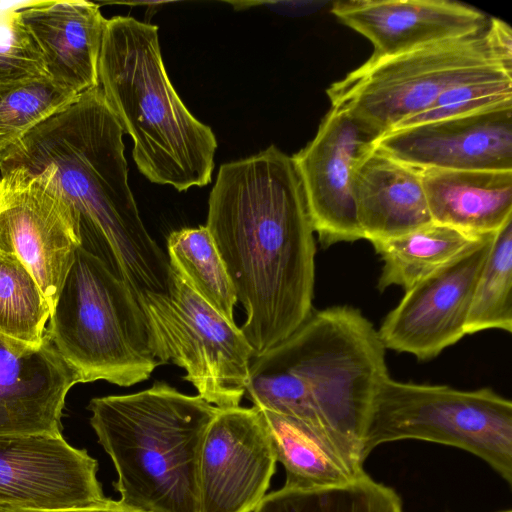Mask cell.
I'll list each match as a JSON object with an SVG mask.
<instances>
[{
  "mask_svg": "<svg viewBox=\"0 0 512 512\" xmlns=\"http://www.w3.org/2000/svg\"><path fill=\"white\" fill-rule=\"evenodd\" d=\"M205 226L245 309L240 329L257 357L312 312L314 230L292 157L270 145L222 164Z\"/></svg>",
  "mask_w": 512,
  "mask_h": 512,
  "instance_id": "1",
  "label": "cell"
},
{
  "mask_svg": "<svg viewBox=\"0 0 512 512\" xmlns=\"http://www.w3.org/2000/svg\"><path fill=\"white\" fill-rule=\"evenodd\" d=\"M123 130L100 86L0 154V171H46L66 201L81 246L132 291H167L168 257L150 236L128 183Z\"/></svg>",
  "mask_w": 512,
  "mask_h": 512,
  "instance_id": "2",
  "label": "cell"
},
{
  "mask_svg": "<svg viewBox=\"0 0 512 512\" xmlns=\"http://www.w3.org/2000/svg\"><path fill=\"white\" fill-rule=\"evenodd\" d=\"M385 347L348 305L312 311L286 339L253 357L245 395L253 406L321 431L356 475L373 399L389 376Z\"/></svg>",
  "mask_w": 512,
  "mask_h": 512,
  "instance_id": "3",
  "label": "cell"
},
{
  "mask_svg": "<svg viewBox=\"0 0 512 512\" xmlns=\"http://www.w3.org/2000/svg\"><path fill=\"white\" fill-rule=\"evenodd\" d=\"M99 86L138 170L152 183L183 192L211 182L217 140L175 91L164 66L158 27L130 16L107 19Z\"/></svg>",
  "mask_w": 512,
  "mask_h": 512,
  "instance_id": "4",
  "label": "cell"
},
{
  "mask_svg": "<svg viewBox=\"0 0 512 512\" xmlns=\"http://www.w3.org/2000/svg\"><path fill=\"white\" fill-rule=\"evenodd\" d=\"M88 409L110 456L125 507L143 512H199V462L218 407L165 382L128 395L93 398Z\"/></svg>",
  "mask_w": 512,
  "mask_h": 512,
  "instance_id": "5",
  "label": "cell"
},
{
  "mask_svg": "<svg viewBox=\"0 0 512 512\" xmlns=\"http://www.w3.org/2000/svg\"><path fill=\"white\" fill-rule=\"evenodd\" d=\"M46 332L79 383L128 387L160 365L143 312L129 287L79 247L51 310Z\"/></svg>",
  "mask_w": 512,
  "mask_h": 512,
  "instance_id": "6",
  "label": "cell"
},
{
  "mask_svg": "<svg viewBox=\"0 0 512 512\" xmlns=\"http://www.w3.org/2000/svg\"><path fill=\"white\" fill-rule=\"evenodd\" d=\"M510 74L487 26L478 34L369 58L326 93L378 137L428 108L446 89L483 77Z\"/></svg>",
  "mask_w": 512,
  "mask_h": 512,
  "instance_id": "7",
  "label": "cell"
},
{
  "mask_svg": "<svg viewBox=\"0 0 512 512\" xmlns=\"http://www.w3.org/2000/svg\"><path fill=\"white\" fill-rule=\"evenodd\" d=\"M405 439L468 451L512 484V403L491 388L463 391L388 376L365 424L363 458L380 444Z\"/></svg>",
  "mask_w": 512,
  "mask_h": 512,
  "instance_id": "8",
  "label": "cell"
},
{
  "mask_svg": "<svg viewBox=\"0 0 512 512\" xmlns=\"http://www.w3.org/2000/svg\"><path fill=\"white\" fill-rule=\"evenodd\" d=\"M136 299L157 361L171 360L183 368V379L208 403L218 408L239 406L254 351L235 322L206 302L173 268L166 292H143Z\"/></svg>",
  "mask_w": 512,
  "mask_h": 512,
  "instance_id": "9",
  "label": "cell"
},
{
  "mask_svg": "<svg viewBox=\"0 0 512 512\" xmlns=\"http://www.w3.org/2000/svg\"><path fill=\"white\" fill-rule=\"evenodd\" d=\"M81 246L68 204L46 171L1 172L0 251L15 255L54 307Z\"/></svg>",
  "mask_w": 512,
  "mask_h": 512,
  "instance_id": "10",
  "label": "cell"
},
{
  "mask_svg": "<svg viewBox=\"0 0 512 512\" xmlns=\"http://www.w3.org/2000/svg\"><path fill=\"white\" fill-rule=\"evenodd\" d=\"M495 233L483 235L405 291L377 330L385 349L427 361L466 335L472 297Z\"/></svg>",
  "mask_w": 512,
  "mask_h": 512,
  "instance_id": "11",
  "label": "cell"
},
{
  "mask_svg": "<svg viewBox=\"0 0 512 512\" xmlns=\"http://www.w3.org/2000/svg\"><path fill=\"white\" fill-rule=\"evenodd\" d=\"M98 462L62 434L0 436V506L28 510L100 507Z\"/></svg>",
  "mask_w": 512,
  "mask_h": 512,
  "instance_id": "12",
  "label": "cell"
},
{
  "mask_svg": "<svg viewBox=\"0 0 512 512\" xmlns=\"http://www.w3.org/2000/svg\"><path fill=\"white\" fill-rule=\"evenodd\" d=\"M377 138L362 122L331 106L314 138L291 156L304 188L314 233L325 248L363 239L352 177L355 166Z\"/></svg>",
  "mask_w": 512,
  "mask_h": 512,
  "instance_id": "13",
  "label": "cell"
},
{
  "mask_svg": "<svg viewBox=\"0 0 512 512\" xmlns=\"http://www.w3.org/2000/svg\"><path fill=\"white\" fill-rule=\"evenodd\" d=\"M276 457L256 406L219 408L199 462V512H253L266 496Z\"/></svg>",
  "mask_w": 512,
  "mask_h": 512,
  "instance_id": "14",
  "label": "cell"
},
{
  "mask_svg": "<svg viewBox=\"0 0 512 512\" xmlns=\"http://www.w3.org/2000/svg\"><path fill=\"white\" fill-rule=\"evenodd\" d=\"M374 146L417 170H512V102L391 130Z\"/></svg>",
  "mask_w": 512,
  "mask_h": 512,
  "instance_id": "15",
  "label": "cell"
},
{
  "mask_svg": "<svg viewBox=\"0 0 512 512\" xmlns=\"http://www.w3.org/2000/svg\"><path fill=\"white\" fill-rule=\"evenodd\" d=\"M331 13L372 43L371 58L472 36L489 20L479 9L450 0H342Z\"/></svg>",
  "mask_w": 512,
  "mask_h": 512,
  "instance_id": "16",
  "label": "cell"
},
{
  "mask_svg": "<svg viewBox=\"0 0 512 512\" xmlns=\"http://www.w3.org/2000/svg\"><path fill=\"white\" fill-rule=\"evenodd\" d=\"M77 383L47 332L40 347L0 334V436L61 434L65 399Z\"/></svg>",
  "mask_w": 512,
  "mask_h": 512,
  "instance_id": "17",
  "label": "cell"
},
{
  "mask_svg": "<svg viewBox=\"0 0 512 512\" xmlns=\"http://www.w3.org/2000/svg\"><path fill=\"white\" fill-rule=\"evenodd\" d=\"M20 18L42 55L46 75L77 95L99 86L98 64L107 19L87 1L34 2Z\"/></svg>",
  "mask_w": 512,
  "mask_h": 512,
  "instance_id": "18",
  "label": "cell"
},
{
  "mask_svg": "<svg viewBox=\"0 0 512 512\" xmlns=\"http://www.w3.org/2000/svg\"><path fill=\"white\" fill-rule=\"evenodd\" d=\"M352 193L363 239L370 242L432 223L420 171L375 146L354 168Z\"/></svg>",
  "mask_w": 512,
  "mask_h": 512,
  "instance_id": "19",
  "label": "cell"
},
{
  "mask_svg": "<svg viewBox=\"0 0 512 512\" xmlns=\"http://www.w3.org/2000/svg\"><path fill=\"white\" fill-rule=\"evenodd\" d=\"M432 222L473 235L512 220V170H419Z\"/></svg>",
  "mask_w": 512,
  "mask_h": 512,
  "instance_id": "20",
  "label": "cell"
},
{
  "mask_svg": "<svg viewBox=\"0 0 512 512\" xmlns=\"http://www.w3.org/2000/svg\"><path fill=\"white\" fill-rule=\"evenodd\" d=\"M260 411L276 460L285 468L284 486L301 489L337 486L360 476L318 429L290 416Z\"/></svg>",
  "mask_w": 512,
  "mask_h": 512,
  "instance_id": "21",
  "label": "cell"
},
{
  "mask_svg": "<svg viewBox=\"0 0 512 512\" xmlns=\"http://www.w3.org/2000/svg\"><path fill=\"white\" fill-rule=\"evenodd\" d=\"M482 236L432 222L396 237L373 241L375 252L383 261L377 287L384 291L400 286L406 291Z\"/></svg>",
  "mask_w": 512,
  "mask_h": 512,
  "instance_id": "22",
  "label": "cell"
},
{
  "mask_svg": "<svg viewBox=\"0 0 512 512\" xmlns=\"http://www.w3.org/2000/svg\"><path fill=\"white\" fill-rule=\"evenodd\" d=\"M167 251L171 268L213 308L234 321L236 292L208 228L199 226L171 232Z\"/></svg>",
  "mask_w": 512,
  "mask_h": 512,
  "instance_id": "23",
  "label": "cell"
},
{
  "mask_svg": "<svg viewBox=\"0 0 512 512\" xmlns=\"http://www.w3.org/2000/svg\"><path fill=\"white\" fill-rule=\"evenodd\" d=\"M253 512H402V503L393 488L365 472L343 485L283 486L266 494Z\"/></svg>",
  "mask_w": 512,
  "mask_h": 512,
  "instance_id": "24",
  "label": "cell"
},
{
  "mask_svg": "<svg viewBox=\"0 0 512 512\" xmlns=\"http://www.w3.org/2000/svg\"><path fill=\"white\" fill-rule=\"evenodd\" d=\"M50 313L48 300L30 270L15 255L0 251V334L40 347Z\"/></svg>",
  "mask_w": 512,
  "mask_h": 512,
  "instance_id": "25",
  "label": "cell"
},
{
  "mask_svg": "<svg viewBox=\"0 0 512 512\" xmlns=\"http://www.w3.org/2000/svg\"><path fill=\"white\" fill-rule=\"evenodd\" d=\"M78 97L47 75L0 81V154Z\"/></svg>",
  "mask_w": 512,
  "mask_h": 512,
  "instance_id": "26",
  "label": "cell"
},
{
  "mask_svg": "<svg viewBox=\"0 0 512 512\" xmlns=\"http://www.w3.org/2000/svg\"><path fill=\"white\" fill-rule=\"evenodd\" d=\"M512 332V220L494 234L468 312L465 334Z\"/></svg>",
  "mask_w": 512,
  "mask_h": 512,
  "instance_id": "27",
  "label": "cell"
},
{
  "mask_svg": "<svg viewBox=\"0 0 512 512\" xmlns=\"http://www.w3.org/2000/svg\"><path fill=\"white\" fill-rule=\"evenodd\" d=\"M507 102H512V75L499 74L470 80L446 89L428 108L391 130L463 116Z\"/></svg>",
  "mask_w": 512,
  "mask_h": 512,
  "instance_id": "28",
  "label": "cell"
},
{
  "mask_svg": "<svg viewBox=\"0 0 512 512\" xmlns=\"http://www.w3.org/2000/svg\"><path fill=\"white\" fill-rule=\"evenodd\" d=\"M46 75L42 55L16 9L0 12V81Z\"/></svg>",
  "mask_w": 512,
  "mask_h": 512,
  "instance_id": "29",
  "label": "cell"
},
{
  "mask_svg": "<svg viewBox=\"0 0 512 512\" xmlns=\"http://www.w3.org/2000/svg\"><path fill=\"white\" fill-rule=\"evenodd\" d=\"M0 512H143L131 509L120 504L119 501L111 500L110 503L100 507L72 508L59 510H28L0 506Z\"/></svg>",
  "mask_w": 512,
  "mask_h": 512,
  "instance_id": "30",
  "label": "cell"
},
{
  "mask_svg": "<svg viewBox=\"0 0 512 512\" xmlns=\"http://www.w3.org/2000/svg\"><path fill=\"white\" fill-rule=\"evenodd\" d=\"M498 512H512L510 509L508 510H502V511H498Z\"/></svg>",
  "mask_w": 512,
  "mask_h": 512,
  "instance_id": "31",
  "label": "cell"
}]
</instances>
